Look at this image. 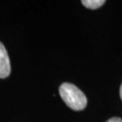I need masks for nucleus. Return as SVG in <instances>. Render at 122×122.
Listing matches in <instances>:
<instances>
[{
    "label": "nucleus",
    "mask_w": 122,
    "mask_h": 122,
    "mask_svg": "<svg viewBox=\"0 0 122 122\" xmlns=\"http://www.w3.org/2000/svg\"><path fill=\"white\" fill-rule=\"evenodd\" d=\"M81 4L90 9H97L105 4L104 0H82Z\"/></svg>",
    "instance_id": "obj_3"
},
{
    "label": "nucleus",
    "mask_w": 122,
    "mask_h": 122,
    "mask_svg": "<svg viewBox=\"0 0 122 122\" xmlns=\"http://www.w3.org/2000/svg\"><path fill=\"white\" fill-rule=\"evenodd\" d=\"M106 122H122V118H117V117H115V118H109V120H107Z\"/></svg>",
    "instance_id": "obj_4"
},
{
    "label": "nucleus",
    "mask_w": 122,
    "mask_h": 122,
    "mask_svg": "<svg viewBox=\"0 0 122 122\" xmlns=\"http://www.w3.org/2000/svg\"><path fill=\"white\" fill-rule=\"evenodd\" d=\"M59 93L65 104L73 110H82L87 106L88 100L85 94L71 83H62L59 88Z\"/></svg>",
    "instance_id": "obj_1"
},
{
    "label": "nucleus",
    "mask_w": 122,
    "mask_h": 122,
    "mask_svg": "<svg viewBox=\"0 0 122 122\" xmlns=\"http://www.w3.org/2000/svg\"><path fill=\"white\" fill-rule=\"evenodd\" d=\"M11 72V65L8 54L4 44L0 42V79L8 77Z\"/></svg>",
    "instance_id": "obj_2"
},
{
    "label": "nucleus",
    "mask_w": 122,
    "mask_h": 122,
    "mask_svg": "<svg viewBox=\"0 0 122 122\" xmlns=\"http://www.w3.org/2000/svg\"><path fill=\"white\" fill-rule=\"evenodd\" d=\"M119 95H120V99L122 100V83L120 85V89H119Z\"/></svg>",
    "instance_id": "obj_5"
}]
</instances>
